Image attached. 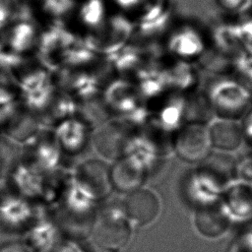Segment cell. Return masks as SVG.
<instances>
[{
  "instance_id": "6da1fadb",
  "label": "cell",
  "mask_w": 252,
  "mask_h": 252,
  "mask_svg": "<svg viewBox=\"0 0 252 252\" xmlns=\"http://www.w3.org/2000/svg\"><path fill=\"white\" fill-rule=\"evenodd\" d=\"M204 94L213 113L220 118L240 120L252 105V91L235 78L214 80Z\"/></svg>"
},
{
  "instance_id": "7a4b0ae2",
  "label": "cell",
  "mask_w": 252,
  "mask_h": 252,
  "mask_svg": "<svg viewBox=\"0 0 252 252\" xmlns=\"http://www.w3.org/2000/svg\"><path fill=\"white\" fill-rule=\"evenodd\" d=\"M132 232L122 206L106 207L94 220L92 226L94 241L101 248L119 249L127 244Z\"/></svg>"
},
{
  "instance_id": "3957f363",
  "label": "cell",
  "mask_w": 252,
  "mask_h": 252,
  "mask_svg": "<svg viewBox=\"0 0 252 252\" xmlns=\"http://www.w3.org/2000/svg\"><path fill=\"white\" fill-rule=\"evenodd\" d=\"M172 151L182 160L200 163L212 153L208 126L202 123L186 122L172 136Z\"/></svg>"
},
{
  "instance_id": "277c9868",
  "label": "cell",
  "mask_w": 252,
  "mask_h": 252,
  "mask_svg": "<svg viewBox=\"0 0 252 252\" xmlns=\"http://www.w3.org/2000/svg\"><path fill=\"white\" fill-rule=\"evenodd\" d=\"M225 187L218 176L198 164L196 169L186 175L183 193L186 201L196 210L219 203Z\"/></svg>"
},
{
  "instance_id": "5b68a950",
  "label": "cell",
  "mask_w": 252,
  "mask_h": 252,
  "mask_svg": "<svg viewBox=\"0 0 252 252\" xmlns=\"http://www.w3.org/2000/svg\"><path fill=\"white\" fill-rule=\"evenodd\" d=\"M131 33V25L121 16L111 17L87 37L86 44L94 51L112 54L122 48Z\"/></svg>"
},
{
  "instance_id": "8992f818",
  "label": "cell",
  "mask_w": 252,
  "mask_h": 252,
  "mask_svg": "<svg viewBox=\"0 0 252 252\" xmlns=\"http://www.w3.org/2000/svg\"><path fill=\"white\" fill-rule=\"evenodd\" d=\"M122 208L131 224L143 226L158 219L161 205L158 196L154 191L140 187L127 193Z\"/></svg>"
},
{
  "instance_id": "52a82bcc",
  "label": "cell",
  "mask_w": 252,
  "mask_h": 252,
  "mask_svg": "<svg viewBox=\"0 0 252 252\" xmlns=\"http://www.w3.org/2000/svg\"><path fill=\"white\" fill-rule=\"evenodd\" d=\"M19 95L29 108L40 110L52 103L53 83L44 70L38 69L30 72L20 79Z\"/></svg>"
},
{
  "instance_id": "ba28073f",
  "label": "cell",
  "mask_w": 252,
  "mask_h": 252,
  "mask_svg": "<svg viewBox=\"0 0 252 252\" xmlns=\"http://www.w3.org/2000/svg\"><path fill=\"white\" fill-rule=\"evenodd\" d=\"M220 203L231 222L252 220V185L232 180L224 188Z\"/></svg>"
},
{
  "instance_id": "9c48e42d",
  "label": "cell",
  "mask_w": 252,
  "mask_h": 252,
  "mask_svg": "<svg viewBox=\"0 0 252 252\" xmlns=\"http://www.w3.org/2000/svg\"><path fill=\"white\" fill-rule=\"evenodd\" d=\"M65 209L74 216L91 215L99 200L94 191L74 175L68 180L63 192Z\"/></svg>"
},
{
  "instance_id": "30bf717a",
  "label": "cell",
  "mask_w": 252,
  "mask_h": 252,
  "mask_svg": "<svg viewBox=\"0 0 252 252\" xmlns=\"http://www.w3.org/2000/svg\"><path fill=\"white\" fill-rule=\"evenodd\" d=\"M0 223L10 229L31 227L33 223V209L28 199L8 195L0 200Z\"/></svg>"
},
{
  "instance_id": "8fae6325",
  "label": "cell",
  "mask_w": 252,
  "mask_h": 252,
  "mask_svg": "<svg viewBox=\"0 0 252 252\" xmlns=\"http://www.w3.org/2000/svg\"><path fill=\"white\" fill-rule=\"evenodd\" d=\"M208 131L212 147L223 153L236 151L244 142L238 120L217 117L211 120Z\"/></svg>"
},
{
  "instance_id": "7c38bea8",
  "label": "cell",
  "mask_w": 252,
  "mask_h": 252,
  "mask_svg": "<svg viewBox=\"0 0 252 252\" xmlns=\"http://www.w3.org/2000/svg\"><path fill=\"white\" fill-rule=\"evenodd\" d=\"M231 223L220 202L195 210V227L205 237L217 238L223 235Z\"/></svg>"
},
{
  "instance_id": "4fadbf2b",
  "label": "cell",
  "mask_w": 252,
  "mask_h": 252,
  "mask_svg": "<svg viewBox=\"0 0 252 252\" xmlns=\"http://www.w3.org/2000/svg\"><path fill=\"white\" fill-rule=\"evenodd\" d=\"M41 172L33 163H19L14 168L12 180L22 197L29 200L45 194V183Z\"/></svg>"
},
{
  "instance_id": "5bb4252c",
  "label": "cell",
  "mask_w": 252,
  "mask_h": 252,
  "mask_svg": "<svg viewBox=\"0 0 252 252\" xmlns=\"http://www.w3.org/2000/svg\"><path fill=\"white\" fill-rule=\"evenodd\" d=\"M54 138L61 150L75 154L86 146L89 128L84 121L71 117L59 122Z\"/></svg>"
},
{
  "instance_id": "9a60e30c",
  "label": "cell",
  "mask_w": 252,
  "mask_h": 252,
  "mask_svg": "<svg viewBox=\"0 0 252 252\" xmlns=\"http://www.w3.org/2000/svg\"><path fill=\"white\" fill-rule=\"evenodd\" d=\"M74 176L91 187L99 199L106 196L112 186L110 171L102 162L95 159L83 162L77 168Z\"/></svg>"
},
{
  "instance_id": "2e32d148",
  "label": "cell",
  "mask_w": 252,
  "mask_h": 252,
  "mask_svg": "<svg viewBox=\"0 0 252 252\" xmlns=\"http://www.w3.org/2000/svg\"><path fill=\"white\" fill-rule=\"evenodd\" d=\"M109 171L111 185L117 190L126 193H130L142 187L148 175L144 170L123 157L117 160Z\"/></svg>"
},
{
  "instance_id": "e0dca14e",
  "label": "cell",
  "mask_w": 252,
  "mask_h": 252,
  "mask_svg": "<svg viewBox=\"0 0 252 252\" xmlns=\"http://www.w3.org/2000/svg\"><path fill=\"white\" fill-rule=\"evenodd\" d=\"M61 160V148L55 138L51 140H41L34 148V165L40 171L52 172L56 170Z\"/></svg>"
},
{
  "instance_id": "ac0fdd59",
  "label": "cell",
  "mask_w": 252,
  "mask_h": 252,
  "mask_svg": "<svg viewBox=\"0 0 252 252\" xmlns=\"http://www.w3.org/2000/svg\"><path fill=\"white\" fill-rule=\"evenodd\" d=\"M57 237V227L50 220H40L33 222L30 227V243L37 250L44 251L51 248L56 243Z\"/></svg>"
},
{
  "instance_id": "d6986e66",
  "label": "cell",
  "mask_w": 252,
  "mask_h": 252,
  "mask_svg": "<svg viewBox=\"0 0 252 252\" xmlns=\"http://www.w3.org/2000/svg\"><path fill=\"white\" fill-rule=\"evenodd\" d=\"M35 40V29L29 23V21H23L17 24L8 35V41L12 48V52L16 54L31 49Z\"/></svg>"
},
{
  "instance_id": "ffe728a7",
  "label": "cell",
  "mask_w": 252,
  "mask_h": 252,
  "mask_svg": "<svg viewBox=\"0 0 252 252\" xmlns=\"http://www.w3.org/2000/svg\"><path fill=\"white\" fill-rule=\"evenodd\" d=\"M70 89L72 96L76 100H90L99 92V83L95 76L84 72L72 78Z\"/></svg>"
},
{
  "instance_id": "44dd1931",
  "label": "cell",
  "mask_w": 252,
  "mask_h": 252,
  "mask_svg": "<svg viewBox=\"0 0 252 252\" xmlns=\"http://www.w3.org/2000/svg\"><path fill=\"white\" fill-rule=\"evenodd\" d=\"M83 22L93 28H97L103 23L104 8L101 0H89L80 12Z\"/></svg>"
},
{
  "instance_id": "7402d4cb",
  "label": "cell",
  "mask_w": 252,
  "mask_h": 252,
  "mask_svg": "<svg viewBox=\"0 0 252 252\" xmlns=\"http://www.w3.org/2000/svg\"><path fill=\"white\" fill-rule=\"evenodd\" d=\"M234 180L252 185V152L243 155L235 160Z\"/></svg>"
},
{
  "instance_id": "603a6c76",
  "label": "cell",
  "mask_w": 252,
  "mask_h": 252,
  "mask_svg": "<svg viewBox=\"0 0 252 252\" xmlns=\"http://www.w3.org/2000/svg\"><path fill=\"white\" fill-rule=\"evenodd\" d=\"M234 72L236 80L241 82L252 91V59H244L237 63Z\"/></svg>"
},
{
  "instance_id": "cb8c5ba5",
  "label": "cell",
  "mask_w": 252,
  "mask_h": 252,
  "mask_svg": "<svg viewBox=\"0 0 252 252\" xmlns=\"http://www.w3.org/2000/svg\"><path fill=\"white\" fill-rule=\"evenodd\" d=\"M44 9L54 16L68 13L74 6V0H42Z\"/></svg>"
},
{
  "instance_id": "d4e9b609",
  "label": "cell",
  "mask_w": 252,
  "mask_h": 252,
  "mask_svg": "<svg viewBox=\"0 0 252 252\" xmlns=\"http://www.w3.org/2000/svg\"><path fill=\"white\" fill-rule=\"evenodd\" d=\"M240 124L243 134V140L252 149V105L241 118Z\"/></svg>"
},
{
  "instance_id": "484cf974",
  "label": "cell",
  "mask_w": 252,
  "mask_h": 252,
  "mask_svg": "<svg viewBox=\"0 0 252 252\" xmlns=\"http://www.w3.org/2000/svg\"><path fill=\"white\" fill-rule=\"evenodd\" d=\"M0 252H31L30 247L21 243H8L1 247Z\"/></svg>"
},
{
  "instance_id": "4316f807",
  "label": "cell",
  "mask_w": 252,
  "mask_h": 252,
  "mask_svg": "<svg viewBox=\"0 0 252 252\" xmlns=\"http://www.w3.org/2000/svg\"><path fill=\"white\" fill-rule=\"evenodd\" d=\"M8 20H9V17L6 10L0 5V29L6 25Z\"/></svg>"
},
{
  "instance_id": "83f0119b",
  "label": "cell",
  "mask_w": 252,
  "mask_h": 252,
  "mask_svg": "<svg viewBox=\"0 0 252 252\" xmlns=\"http://www.w3.org/2000/svg\"><path fill=\"white\" fill-rule=\"evenodd\" d=\"M115 1H116L117 4H119L121 7L128 8V7H131V6H133L134 4H136L138 0H115Z\"/></svg>"
},
{
  "instance_id": "f1b7e54d",
  "label": "cell",
  "mask_w": 252,
  "mask_h": 252,
  "mask_svg": "<svg viewBox=\"0 0 252 252\" xmlns=\"http://www.w3.org/2000/svg\"><path fill=\"white\" fill-rule=\"evenodd\" d=\"M4 41H5V36L0 32V50L2 49V46L4 44Z\"/></svg>"
},
{
  "instance_id": "f546056e",
  "label": "cell",
  "mask_w": 252,
  "mask_h": 252,
  "mask_svg": "<svg viewBox=\"0 0 252 252\" xmlns=\"http://www.w3.org/2000/svg\"><path fill=\"white\" fill-rule=\"evenodd\" d=\"M1 121H2V116L0 115V122H1Z\"/></svg>"
}]
</instances>
